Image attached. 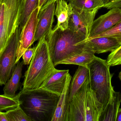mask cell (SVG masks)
Instances as JSON below:
<instances>
[{
	"label": "cell",
	"instance_id": "obj_12",
	"mask_svg": "<svg viewBox=\"0 0 121 121\" xmlns=\"http://www.w3.org/2000/svg\"><path fill=\"white\" fill-rule=\"evenodd\" d=\"M69 70L56 69L38 88L60 96L65 85Z\"/></svg>",
	"mask_w": 121,
	"mask_h": 121
},
{
	"label": "cell",
	"instance_id": "obj_32",
	"mask_svg": "<svg viewBox=\"0 0 121 121\" xmlns=\"http://www.w3.org/2000/svg\"><path fill=\"white\" fill-rule=\"evenodd\" d=\"M112 0H102V1H103L104 4L106 3H107V2H109V1H111Z\"/></svg>",
	"mask_w": 121,
	"mask_h": 121
},
{
	"label": "cell",
	"instance_id": "obj_15",
	"mask_svg": "<svg viewBox=\"0 0 121 121\" xmlns=\"http://www.w3.org/2000/svg\"><path fill=\"white\" fill-rule=\"evenodd\" d=\"M72 76L69 73L67 76L65 88L60 96L54 114L51 121H65L68 109L69 88Z\"/></svg>",
	"mask_w": 121,
	"mask_h": 121
},
{
	"label": "cell",
	"instance_id": "obj_17",
	"mask_svg": "<svg viewBox=\"0 0 121 121\" xmlns=\"http://www.w3.org/2000/svg\"><path fill=\"white\" fill-rule=\"evenodd\" d=\"M121 102V93L114 91L111 99L101 113L99 121H116Z\"/></svg>",
	"mask_w": 121,
	"mask_h": 121
},
{
	"label": "cell",
	"instance_id": "obj_22",
	"mask_svg": "<svg viewBox=\"0 0 121 121\" xmlns=\"http://www.w3.org/2000/svg\"><path fill=\"white\" fill-rule=\"evenodd\" d=\"M19 94L15 97H10L4 95H0V111H9L20 106Z\"/></svg>",
	"mask_w": 121,
	"mask_h": 121
},
{
	"label": "cell",
	"instance_id": "obj_25",
	"mask_svg": "<svg viewBox=\"0 0 121 121\" xmlns=\"http://www.w3.org/2000/svg\"><path fill=\"white\" fill-rule=\"evenodd\" d=\"M106 60L107 64L110 67L121 65V45L118 48L111 52Z\"/></svg>",
	"mask_w": 121,
	"mask_h": 121
},
{
	"label": "cell",
	"instance_id": "obj_28",
	"mask_svg": "<svg viewBox=\"0 0 121 121\" xmlns=\"http://www.w3.org/2000/svg\"><path fill=\"white\" fill-rule=\"evenodd\" d=\"M57 0H45V2L42 7L41 8L40 10H43L47 7L48 5L54 2H56Z\"/></svg>",
	"mask_w": 121,
	"mask_h": 121
},
{
	"label": "cell",
	"instance_id": "obj_34",
	"mask_svg": "<svg viewBox=\"0 0 121 121\" xmlns=\"http://www.w3.org/2000/svg\"><path fill=\"white\" fill-rule=\"evenodd\" d=\"M1 0H0V1Z\"/></svg>",
	"mask_w": 121,
	"mask_h": 121
},
{
	"label": "cell",
	"instance_id": "obj_18",
	"mask_svg": "<svg viewBox=\"0 0 121 121\" xmlns=\"http://www.w3.org/2000/svg\"><path fill=\"white\" fill-rule=\"evenodd\" d=\"M89 76V72L87 67L79 66L70 82L68 96L69 102L72 100L73 96L82 87Z\"/></svg>",
	"mask_w": 121,
	"mask_h": 121
},
{
	"label": "cell",
	"instance_id": "obj_7",
	"mask_svg": "<svg viewBox=\"0 0 121 121\" xmlns=\"http://www.w3.org/2000/svg\"><path fill=\"white\" fill-rule=\"evenodd\" d=\"M21 32L18 27L5 47L0 53V86L5 85L15 69Z\"/></svg>",
	"mask_w": 121,
	"mask_h": 121
},
{
	"label": "cell",
	"instance_id": "obj_21",
	"mask_svg": "<svg viewBox=\"0 0 121 121\" xmlns=\"http://www.w3.org/2000/svg\"><path fill=\"white\" fill-rule=\"evenodd\" d=\"M69 4L73 9L87 11L103 8L102 0H69Z\"/></svg>",
	"mask_w": 121,
	"mask_h": 121
},
{
	"label": "cell",
	"instance_id": "obj_30",
	"mask_svg": "<svg viewBox=\"0 0 121 121\" xmlns=\"http://www.w3.org/2000/svg\"><path fill=\"white\" fill-rule=\"evenodd\" d=\"M116 121H121V108L119 109L117 114Z\"/></svg>",
	"mask_w": 121,
	"mask_h": 121
},
{
	"label": "cell",
	"instance_id": "obj_8",
	"mask_svg": "<svg viewBox=\"0 0 121 121\" xmlns=\"http://www.w3.org/2000/svg\"><path fill=\"white\" fill-rule=\"evenodd\" d=\"M40 8L37 7L31 13L21 34L19 46L17 53L16 64L25 51L35 42V36L38 21V16Z\"/></svg>",
	"mask_w": 121,
	"mask_h": 121
},
{
	"label": "cell",
	"instance_id": "obj_31",
	"mask_svg": "<svg viewBox=\"0 0 121 121\" xmlns=\"http://www.w3.org/2000/svg\"><path fill=\"white\" fill-rule=\"evenodd\" d=\"M45 0H39V7L41 9V8L42 7L43 5H44L45 2Z\"/></svg>",
	"mask_w": 121,
	"mask_h": 121
},
{
	"label": "cell",
	"instance_id": "obj_11",
	"mask_svg": "<svg viewBox=\"0 0 121 121\" xmlns=\"http://www.w3.org/2000/svg\"><path fill=\"white\" fill-rule=\"evenodd\" d=\"M56 5V3L54 2L40 10L35 36V42L39 41L44 37H47L52 30Z\"/></svg>",
	"mask_w": 121,
	"mask_h": 121
},
{
	"label": "cell",
	"instance_id": "obj_23",
	"mask_svg": "<svg viewBox=\"0 0 121 121\" xmlns=\"http://www.w3.org/2000/svg\"><path fill=\"white\" fill-rule=\"evenodd\" d=\"M5 113L8 121H32L20 106Z\"/></svg>",
	"mask_w": 121,
	"mask_h": 121
},
{
	"label": "cell",
	"instance_id": "obj_20",
	"mask_svg": "<svg viewBox=\"0 0 121 121\" xmlns=\"http://www.w3.org/2000/svg\"><path fill=\"white\" fill-rule=\"evenodd\" d=\"M39 0H23L18 27L22 31L31 13L39 6Z\"/></svg>",
	"mask_w": 121,
	"mask_h": 121
},
{
	"label": "cell",
	"instance_id": "obj_14",
	"mask_svg": "<svg viewBox=\"0 0 121 121\" xmlns=\"http://www.w3.org/2000/svg\"><path fill=\"white\" fill-rule=\"evenodd\" d=\"M73 8L65 0H57L56 1L55 15L57 23L53 30L60 29L65 30L68 28L69 20L72 12Z\"/></svg>",
	"mask_w": 121,
	"mask_h": 121
},
{
	"label": "cell",
	"instance_id": "obj_33",
	"mask_svg": "<svg viewBox=\"0 0 121 121\" xmlns=\"http://www.w3.org/2000/svg\"><path fill=\"white\" fill-rule=\"evenodd\" d=\"M119 78L120 79V80H121V71L120 72H119Z\"/></svg>",
	"mask_w": 121,
	"mask_h": 121
},
{
	"label": "cell",
	"instance_id": "obj_3",
	"mask_svg": "<svg viewBox=\"0 0 121 121\" xmlns=\"http://www.w3.org/2000/svg\"><path fill=\"white\" fill-rule=\"evenodd\" d=\"M102 111L90 88L89 76L69 102L65 121H99Z\"/></svg>",
	"mask_w": 121,
	"mask_h": 121
},
{
	"label": "cell",
	"instance_id": "obj_4",
	"mask_svg": "<svg viewBox=\"0 0 121 121\" xmlns=\"http://www.w3.org/2000/svg\"><path fill=\"white\" fill-rule=\"evenodd\" d=\"M52 60L45 37L38 41L25 74L23 89H38L56 69Z\"/></svg>",
	"mask_w": 121,
	"mask_h": 121
},
{
	"label": "cell",
	"instance_id": "obj_2",
	"mask_svg": "<svg viewBox=\"0 0 121 121\" xmlns=\"http://www.w3.org/2000/svg\"><path fill=\"white\" fill-rule=\"evenodd\" d=\"M20 106L32 121H51L60 96L39 89H22Z\"/></svg>",
	"mask_w": 121,
	"mask_h": 121
},
{
	"label": "cell",
	"instance_id": "obj_5",
	"mask_svg": "<svg viewBox=\"0 0 121 121\" xmlns=\"http://www.w3.org/2000/svg\"><path fill=\"white\" fill-rule=\"evenodd\" d=\"M110 67L106 60L95 55L87 65L90 88L102 107L103 111L111 99L114 91L111 83L113 74L110 73Z\"/></svg>",
	"mask_w": 121,
	"mask_h": 121
},
{
	"label": "cell",
	"instance_id": "obj_29",
	"mask_svg": "<svg viewBox=\"0 0 121 121\" xmlns=\"http://www.w3.org/2000/svg\"><path fill=\"white\" fill-rule=\"evenodd\" d=\"M0 121H8L5 112L0 111Z\"/></svg>",
	"mask_w": 121,
	"mask_h": 121
},
{
	"label": "cell",
	"instance_id": "obj_26",
	"mask_svg": "<svg viewBox=\"0 0 121 121\" xmlns=\"http://www.w3.org/2000/svg\"><path fill=\"white\" fill-rule=\"evenodd\" d=\"M36 49V45L35 47L27 49L23 54L22 58L24 65H28L31 62V60L34 55Z\"/></svg>",
	"mask_w": 121,
	"mask_h": 121
},
{
	"label": "cell",
	"instance_id": "obj_24",
	"mask_svg": "<svg viewBox=\"0 0 121 121\" xmlns=\"http://www.w3.org/2000/svg\"><path fill=\"white\" fill-rule=\"evenodd\" d=\"M102 36L114 38L116 39L121 45V21L108 30L90 38Z\"/></svg>",
	"mask_w": 121,
	"mask_h": 121
},
{
	"label": "cell",
	"instance_id": "obj_10",
	"mask_svg": "<svg viewBox=\"0 0 121 121\" xmlns=\"http://www.w3.org/2000/svg\"><path fill=\"white\" fill-rule=\"evenodd\" d=\"M121 21V8L114 7L94 20L89 38L110 29Z\"/></svg>",
	"mask_w": 121,
	"mask_h": 121
},
{
	"label": "cell",
	"instance_id": "obj_9",
	"mask_svg": "<svg viewBox=\"0 0 121 121\" xmlns=\"http://www.w3.org/2000/svg\"><path fill=\"white\" fill-rule=\"evenodd\" d=\"M99 9L82 11L73 9L69 20L68 28L74 31L82 33L87 39L95 18Z\"/></svg>",
	"mask_w": 121,
	"mask_h": 121
},
{
	"label": "cell",
	"instance_id": "obj_13",
	"mask_svg": "<svg viewBox=\"0 0 121 121\" xmlns=\"http://www.w3.org/2000/svg\"><path fill=\"white\" fill-rule=\"evenodd\" d=\"M86 42L95 54L111 52L121 45L116 38L107 36L88 38Z\"/></svg>",
	"mask_w": 121,
	"mask_h": 121
},
{
	"label": "cell",
	"instance_id": "obj_6",
	"mask_svg": "<svg viewBox=\"0 0 121 121\" xmlns=\"http://www.w3.org/2000/svg\"><path fill=\"white\" fill-rule=\"evenodd\" d=\"M23 0L0 1V53L18 26Z\"/></svg>",
	"mask_w": 121,
	"mask_h": 121
},
{
	"label": "cell",
	"instance_id": "obj_19",
	"mask_svg": "<svg viewBox=\"0 0 121 121\" xmlns=\"http://www.w3.org/2000/svg\"><path fill=\"white\" fill-rule=\"evenodd\" d=\"M95 54L92 50H86L60 61L56 66L59 64H72L87 67V65L93 60Z\"/></svg>",
	"mask_w": 121,
	"mask_h": 121
},
{
	"label": "cell",
	"instance_id": "obj_27",
	"mask_svg": "<svg viewBox=\"0 0 121 121\" xmlns=\"http://www.w3.org/2000/svg\"><path fill=\"white\" fill-rule=\"evenodd\" d=\"M114 7L121 8V0H113L104 4L103 8L110 9Z\"/></svg>",
	"mask_w": 121,
	"mask_h": 121
},
{
	"label": "cell",
	"instance_id": "obj_16",
	"mask_svg": "<svg viewBox=\"0 0 121 121\" xmlns=\"http://www.w3.org/2000/svg\"><path fill=\"white\" fill-rule=\"evenodd\" d=\"M23 61H18L15 69L10 79L6 82L3 88L4 95L10 97H15L16 93L19 89L22 75Z\"/></svg>",
	"mask_w": 121,
	"mask_h": 121
},
{
	"label": "cell",
	"instance_id": "obj_1",
	"mask_svg": "<svg viewBox=\"0 0 121 121\" xmlns=\"http://www.w3.org/2000/svg\"><path fill=\"white\" fill-rule=\"evenodd\" d=\"M45 37L55 67L59 62L68 58L92 50L86 42L87 37L85 34L69 28L64 31L52 30Z\"/></svg>",
	"mask_w": 121,
	"mask_h": 121
}]
</instances>
